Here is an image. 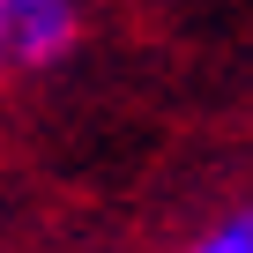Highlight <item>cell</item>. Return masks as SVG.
Masks as SVG:
<instances>
[{"label":"cell","mask_w":253,"mask_h":253,"mask_svg":"<svg viewBox=\"0 0 253 253\" xmlns=\"http://www.w3.org/2000/svg\"><path fill=\"white\" fill-rule=\"evenodd\" d=\"M38 8H60V0H0V52H8V30L23 15H38Z\"/></svg>","instance_id":"obj_2"},{"label":"cell","mask_w":253,"mask_h":253,"mask_svg":"<svg viewBox=\"0 0 253 253\" xmlns=\"http://www.w3.org/2000/svg\"><path fill=\"white\" fill-rule=\"evenodd\" d=\"M194 253H253V209H238V216H223L216 231H201Z\"/></svg>","instance_id":"obj_1"}]
</instances>
